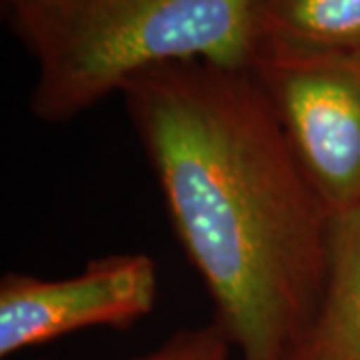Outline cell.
<instances>
[{
	"instance_id": "5",
	"label": "cell",
	"mask_w": 360,
	"mask_h": 360,
	"mask_svg": "<svg viewBox=\"0 0 360 360\" xmlns=\"http://www.w3.org/2000/svg\"><path fill=\"white\" fill-rule=\"evenodd\" d=\"M288 360H360V210L333 217L322 295Z\"/></svg>"
},
{
	"instance_id": "1",
	"label": "cell",
	"mask_w": 360,
	"mask_h": 360,
	"mask_svg": "<svg viewBox=\"0 0 360 360\" xmlns=\"http://www.w3.org/2000/svg\"><path fill=\"white\" fill-rule=\"evenodd\" d=\"M120 96L214 321L240 360H288L322 295L333 212L252 75L168 63Z\"/></svg>"
},
{
	"instance_id": "7",
	"label": "cell",
	"mask_w": 360,
	"mask_h": 360,
	"mask_svg": "<svg viewBox=\"0 0 360 360\" xmlns=\"http://www.w3.org/2000/svg\"><path fill=\"white\" fill-rule=\"evenodd\" d=\"M232 342L219 322L182 328L146 354L129 360H231Z\"/></svg>"
},
{
	"instance_id": "6",
	"label": "cell",
	"mask_w": 360,
	"mask_h": 360,
	"mask_svg": "<svg viewBox=\"0 0 360 360\" xmlns=\"http://www.w3.org/2000/svg\"><path fill=\"white\" fill-rule=\"evenodd\" d=\"M255 25L258 51L360 52V0H255Z\"/></svg>"
},
{
	"instance_id": "3",
	"label": "cell",
	"mask_w": 360,
	"mask_h": 360,
	"mask_svg": "<svg viewBox=\"0 0 360 360\" xmlns=\"http://www.w3.org/2000/svg\"><path fill=\"white\" fill-rule=\"evenodd\" d=\"M248 72L333 217L360 210V52L258 51Z\"/></svg>"
},
{
	"instance_id": "2",
	"label": "cell",
	"mask_w": 360,
	"mask_h": 360,
	"mask_svg": "<svg viewBox=\"0 0 360 360\" xmlns=\"http://www.w3.org/2000/svg\"><path fill=\"white\" fill-rule=\"evenodd\" d=\"M37 78L30 112L63 124L148 68L202 60L248 70L255 0H0Z\"/></svg>"
},
{
	"instance_id": "4",
	"label": "cell",
	"mask_w": 360,
	"mask_h": 360,
	"mask_svg": "<svg viewBox=\"0 0 360 360\" xmlns=\"http://www.w3.org/2000/svg\"><path fill=\"white\" fill-rule=\"evenodd\" d=\"M158 296L155 258L120 252L92 258L70 278L26 272L0 278V356L94 328H129L148 316Z\"/></svg>"
},
{
	"instance_id": "8",
	"label": "cell",
	"mask_w": 360,
	"mask_h": 360,
	"mask_svg": "<svg viewBox=\"0 0 360 360\" xmlns=\"http://www.w3.org/2000/svg\"><path fill=\"white\" fill-rule=\"evenodd\" d=\"M40 360H46V359H40Z\"/></svg>"
}]
</instances>
